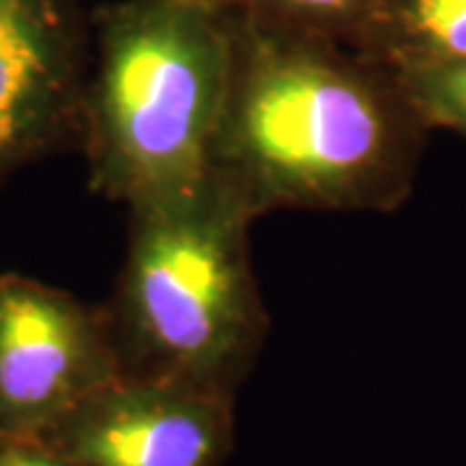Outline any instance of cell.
<instances>
[{"instance_id":"obj_3","label":"cell","mask_w":466,"mask_h":466,"mask_svg":"<svg viewBox=\"0 0 466 466\" xmlns=\"http://www.w3.org/2000/svg\"><path fill=\"white\" fill-rule=\"evenodd\" d=\"M251 223L213 177L187 198L130 210L125 265L104 303L119 376L236 397L269 329Z\"/></svg>"},{"instance_id":"obj_13","label":"cell","mask_w":466,"mask_h":466,"mask_svg":"<svg viewBox=\"0 0 466 466\" xmlns=\"http://www.w3.org/2000/svg\"><path fill=\"white\" fill-rule=\"evenodd\" d=\"M5 441H8V438H3V435H0V449L5 446Z\"/></svg>"},{"instance_id":"obj_12","label":"cell","mask_w":466,"mask_h":466,"mask_svg":"<svg viewBox=\"0 0 466 466\" xmlns=\"http://www.w3.org/2000/svg\"><path fill=\"white\" fill-rule=\"evenodd\" d=\"M29 3H32V0H0V29H3L11 18H16Z\"/></svg>"},{"instance_id":"obj_8","label":"cell","mask_w":466,"mask_h":466,"mask_svg":"<svg viewBox=\"0 0 466 466\" xmlns=\"http://www.w3.org/2000/svg\"><path fill=\"white\" fill-rule=\"evenodd\" d=\"M383 0H247L244 14L352 47Z\"/></svg>"},{"instance_id":"obj_5","label":"cell","mask_w":466,"mask_h":466,"mask_svg":"<svg viewBox=\"0 0 466 466\" xmlns=\"http://www.w3.org/2000/svg\"><path fill=\"white\" fill-rule=\"evenodd\" d=\"M233 400L156 379L116 376L39 438L78 466H223Z\"/></svg>"},{"instance_id":"obj_4","label":"cell","mask_w":466,"mask_h":466,"mask_svg":"<svg viewBox=\"0 0 466 466\" xmlns=\"http://www.w3.org/2000/svg\"><path fill=\"white\" fill-rule=\"evenodd\" d=\"M119 376L106 309L18 272L0 275V435L39 441Z\"/></svg>"},{"instance_id":"obj_1","label":"cell","mask_w":466,"mask_h":466,"mask_svg":"<svg viewBox=\"0 0 466 466\" xmlns=\"http://www.w3.org/2000/svg\"><path fill=\"white\" fill-rule=\"evenodd\" d=\"M397 76L339 42L233 14L213 179L254 220L275 210L394 213L431 137Z\"/></svg>"},{"instance_id":"obj_7","label":"cell","mask_w":466,"mask_h":466,"mask_svg":"<svg viewBox=\"0 0 466 466\" xmlns=\"http://www.w3.org/2000/svg\"><path fill=\"white\" fill-rule=\"evenodd\" d=\"M350 50L397 78L466 60V0H383Z\"/></svg>"},{"instance_id":"obj_6","label":"cell","mask_w":466,"mask_h":466,"mask_svg":"<svg viewBox=\"0 0 466 466\" xmlns=\"http://www.w3.org/2000/svg\"><path fill=\"white\" fill-rule=\"evenodd\" d=\"M86 52L76 0H32L0 29V179L81 140Z\"/></svg>"},{"instance_id":"obj_9","label":"cell","mask_w":466,"mask_h":466,"mask_svg":"<svg viewBox=\"0 0 466 466\" xmlns=\"http://www.w3.org/2000/svg\"><path fill=\"white\" fill-rule=\"evenodd\" d=\"M407 96L431 130H449L466 137V60L401 76Z\"/></svg>"},{"instance_id":"obj_10","label":"cell","mask_w":466,"mask_h":466,"mask_svg":"<svg viewBox=\"0 0 466 466\" xmlns=\"http://www.w3.org/2000/svg\"><path fill=\"white\" fill-rule=\"evenodd\" d=\"M0 466H78L39 441H5L0 449Z\"/></svg>"},{"instance_id":"obj_2","label":"cell","mask_w":466,"mask_h":466,"mask_svg":"<svg viewBox=\"0 0 466 466\" xmlns=\"http://www.w3.org/2000/svg\"><path fill=\"white\" fill-rule=\"evenodd\" d=\"M81 140L91 189L130 210L210 182L233 66V14L116 0L94 16Z\"/></svg>"},{"instance_id":"obj_11","label":"cell","mask_w":466,"mask_h":466,"mask_svg":"<svg viewBox=\"0 0 466 466\" xmlns=\"http://www.w3.org/2000/svg\"><path fill=\"white\" fill-rule=\"evenodd\" d=\"M179 3L195 5V8L210 11V14H223V16H231V14H238V11L244 8V3H247V0H179Z\"/></svg>"}]
</instances>
